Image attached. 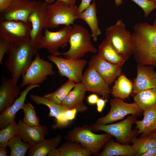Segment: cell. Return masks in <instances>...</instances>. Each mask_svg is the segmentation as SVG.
Here are the masks:
<instances>
[{
    "instance_id": "cell-2",
    "label": "cell",
    "mask_w": 156,
    "mask_h": 156,
    "mask_svg": "<svg viewBox=\"0 0 156 156\" xmlns=\"http://www.w3.org/2000/svg\"><path fill=\"white\" fill-rule=\"evenodd\" d=\"M38 49L30 39L23 43H12L5 65L16 83L29 68Z\"/></svg>"
},
{
    "instance_id": "cell-39",
    "label": "cell",
    "mask_w": 156,
    "mask_h": 156,
    "mask_svg": "<svg viewBox=\"0 0 156 156\" xmlns=\"http://www.w3.org/2000/svg\"><path fill=\"white\" fill-rule=\"evenodd\" d=\"M80 4L78 6V12L79 14L84 11L90 5L92 0H81Z\"/></svg>"
},
{
    "instance_id": "cell-35",
    "label": "cell",
    "mask_w": 156,
    "mask_h": 156,
    "mask_svg": "<svg viewBox=\"0 0 156 156\" xmlns=\"http://www.w3.org/2000/svg\"><path fill=\"white\" fill-rule=\"evenodd\" d=\"M22 109L24 112V116L23 121L30 126H37L40 125V120L37 116L34 107L30 103H25Z\"/></svg>"
},
{
    "instance_id": "cell-18",
    "label": "cell",
    "mask_w": 156,
    "mask_h": 156,
    "mask_svg": "<svg viewBox=\"0 0 156 156\" xmlns=\"http://www.w3.org/2000/svg\"><path fill=\"white\" fill-rule=\"evenodd\" d=\"M18 125L17 133L22 140L33 146L37 145L45 139L48 134L47 128L45 125L30 126L20 119Z\"/></svg>"
},
{
    "instance_id": "cell-46",
    "label": "cell",
    "mask_w": 156,
    "mask_h": 156,
    "mask_svg": "<svg viewBox=\"0 0 156 156\" xmlns=\"http://www.w3.org/2000/svg\"><path fill=\"white\" fill-rule=\"evenodd\" d=\"M115 4L117 6H119L123 2L122 0H115Z\"/></svg>"
},
{
    "instance_id": "cell-12",
    "label": "cell",
    "mask_w": 156,
    "mask_h": 156,
    "mask_svg": "<svg viewBox=\"0 0 156 156\" xmlns=\"http://www.w3.org/2000/svg\"><path fill=\"white\" fill-rule=\"evenodd\" d=\"M73 26H66L58 31H51L45 28L44 34L38 45V49H46L50 55L57 56L60 48L65 47L68 43Z\"/></svg>"
},
{
    "instance_id": "cell-47",
    "label": "cell",
    "mask_w": 156,
    "mask_h": 156,
    "mask_svg": "<svg viewBox=\"0 0 156 156\" xmlns=\"http://www.w3.org/2000/svg\"><path fill=\"white\" fill-rule=\"evenodd\" d=\"M156 139V130L148 134Z\"/></svg>"
},
{
    "instance_id": "cell-26",
    "label": "cell",
    "mask_w": 156,
    "mask_h": 156,
    "mask_svg": "<svg viewBox=\"0 0 156 156\" xmlns=\"http://www.w3.org/2000/svg\"><path fill=\"white\" fill-rule=\"evenodd\" d=\"M62 140L60 134L48 139H45L40 143L32 146L28 150V156H46L60 143Z\"/></svg>"
},
{
    "instance_id": "cell-28",
    "label": "cell",
    "mask_w": 156,
    "mask_h": 156,
    "mask_svg": "<svg viewBox=\"0 0 156 156\" xmlns=\"http://www.w3.org/2000/svg\"><path fill=\"white\" fill-rule=\"evenodd\" d=\"M134 102L143 111L156 107V88L144 90L136 94Z\"/></svg>"
},
{
    "instance_id": "cell-43",
    "label": "cell",
    "mask_w": 156,
    "mask_h": 156,
    "mask_svg": "<svg viewBox=\"0 0 156 156\" xmlns=\"http://www.w3.org/2000/svg\"><path fill=\"white\" fill-rule=\"evenodd\" d=\"M77 0H44V1L49 4L53 3L55 1H61L65 2L69 5H75Z\"/></svg>"
},
{
    "instance_id": "cell-27",
    "label": "cell",
    "mask_w": 156,
    "mask_h": 156,
    "mask_svg": "<svg viewBox=\"0 0 156 156\" xmlns=\"http://www.w3.org/2000/svg\"><path fill=\"white\" fill-rule=\"evenodd\" d=\"M133 83L124 74L120 75L114 81L110 93L114 97L124 100L128 98L133 90Z\"/></svg>"
},
{
    "instance_id": "cell-37",
    "label": "cell",
    "mask_w": 156,
    "mask_h": 156,
    "mask_svg": "<svg viewBox=\"0 0 156 156\" xmlns=\"http://www.w3.org/2000/svg\"><path fill=\"white\" fill-rule=\"evenodd\" d=\"M12 43L0 37V64H2V60L5 54H8Z\"/></svg>"
},
{
    "instance_id": "cell-11",
    "label": "cell",
    "mask_w": 156,
    "mask_h": 156,
    "mask_svg": "<svg viewBox=\"0 0 156 156\" xmlns=\"http://www.w3.org/2000/svg\"><path fill=\"white\" fill-rule=\"evenodd\" d=\"M48 60L54 63L58 69L59 75L66 77L68 80L76 83H81L83 77V70L87 62L83 59H74L63 58L50 54Z\"/></svg>"
},
{
    "instance_id": "cell-23",
    "label": "cell",
    "mask_w": 156,
    "mask_h": 156,
    "mask_svg": "<svg viewBox=\"0 0 156 156\" xmlns=\"http://www.w3.org/2000/svg\"><path fill=\"white\" fill-rule=\"evenodd\" d=\"M143 111V119L134 123L138 130L136 136L141 134L140 137L156 130V107Z\"/></svg>"
},
{
    "instance_id": "cell-25",
    "label": "cell",
    "mask_w": 156,
    "mask_h": 156,
    "mask_svg": "<svg viewBox=\"0 0 156 156\" xmlns=\"http://www.w3.org/2000/svg\"><path fill=\"white\" fill-rule=\"evenodd\" d=\"M97 54L105 60L113 64L122 65L126 60L118 53L106 38L99 45Z\"/></svg>"
},
{
    "instance_id": "cell-40",
    "label": "cell",
    "mask_w": 156,
    "mask_h": 156,
    "mask_svg": "<svg viewBox=\"0 0 156 156\" xmlns=\"http://www.w3.org/2000/svg\"><path fill=\"white\" fill-rule=\"evenodd\" d=\"M107 100L103 98L99 99L96 103L97 105V110L99 112H101Z\"/></svg>"
},
{
    "instance_id": "cell-15",
    "label": "cell",
    "mask_w": 156,
    "mask_h": 156,
    "mask_svg": "<svg viewBox=\"0 0 156 156\" xmlns=\"http://www.w3.org/2000/svg\"><path fill=\"white\" fill-rule=\"evenodd\" d=\"M81 83L87 91L94 92L108 100L111 92L109 85L94 68L88 66L83 75Z\"/></svg>"
},
{
    "instance_id": "cell-1",
    "label": "cell",
    "mask_w": 156,
    "mask_h": 156,
    "mask_svg": "<svg viewBox=\"0 0 156 156\" xmlns=\"http://www.w3.org/2000/svg\"><path fill=\"white\" fill-rule=\"evenodd\" d=\"M133 56L138 64L156 68V18L152 24L141 22L133 27Z\"/></svg>"
},
{
    "instance_id": "cell-30",
    "label": "cell",
    "mask_w": 156,
    "mask_h": 156,
    "mask_svg": "<svg viewBox=\"0 0 156 156\" xmlns=\"http://www.w3.org/2000/svg\"><path fill=\"white\" fill-rule=\"evenodd\" d=\"M131 142L135 156L141 155L150 149L156 146V139L149 134L138 138L135 136Z\"/></svg>"
},
{
    "instance_id": "cell-42",
    "label": "cell",
    "mask_w": 156,
    "mask_h": 156,
    "mask_svg": "<svg viewBox=\"0 0 156 156\" xmlns=\"http://www.w3.org/2000/svg\"><path fill=\"white\" fill-rule=\"evenodd\" d=\"M99 99L97 94H93L89 95L88 97L87 100L89 104L93 105L96 103Z\"/></svg>"
},
{
    "instance_id": "cell-19",
    "label": "cell",
    "mask_w": 156,
    "mask_h": 156,
    "mask_svg": "<svg viewBox=\"0 0 156 156\" xmlns=\"http://www.w3.org/2000/svg\"><path fill=\"white\" fill-rule=\"evenodd\" d=\"M39 87L40 86L38 84L28 85L21 92L19 97L13 104L1 113L0 129L6 127L12 121L15 120L17 112L19 110L22 109L26 96L29 92L34 88Z\"/></svg>"
},
{
    "instance_id": "cell-48",
    "label": "cell",
    "mask_w": 156,
    "mask_h": 156,
    "mask_svg": "<svg viewBox=\"0 0 156 156\" xmlns=\"http://www.w3.org/2000/svg\"><path fill=\"white\" fill-rule=\"evenodd\" d=\"M151 0L152 1H153L155 3H156V0Z\"/></svg>"
},
{
    "instance_id": "cell-7",
    "label": "cell",
    "mask_w": 156,
    "mask_h": 156,
    "mask_svg": "<svg viewBox=\"0 0 156 156\" xmlns=\"http://www.w3.org/2000/svg\"><path fill=\"white\" fill-rule=\"evenodd\" d=\"M136 116L131 115L120 122L109 124L90 125L92 130L105 132L116 138L118 142L129 144L132 139L136 136L138 130H132L133 125L136 120Z\"/></svg>"
},
{
    "instance_id": "cell-16",
    "label": "cell",
    "mask_w": 156,
    "mask_h": 156,
    "mask_svg": "<svg viewBox=\"0 0 156 156\" xmlns=\"http://www.w3.org/2000/svg\"><path fill=\"white\" fill-rule=\"evenodd\" d=\"M122 66L107 62L98 54L92 57L88 64V66L95 69L109 85L121 74Z\"/></svg>"
},
{
    "instance_id": "cell-44",
    "label": "cell",
    "mask_w": 156,
    "mask_h": 156,
    "mask_svg": "<svg viewBox=\"0 0 156 156\" xmlns=\"http://www.w3.org/2000/svg\"><path fill=\"white\" fill-rule=\"evenodd\" d=\"M141 156H156V146L149 150Z\"/></svg>"
},
{
    "instance_id": "cell-45",
    "label": "cell",
    "mask_w": 156,
    "mask_h": 156,
    "mask_svg": "<svg viewBox=\"0 0 156 156\" xmlns=\"http://www.w3.org/2000/svg\"><path fill=\"white\" fill-rule=\"evenodd\" d=\"M8 152L5 147H0V156H7Z\"/></svg>"
},
{
    "instance_id": "cell-14",
    "label": "cell",
    "mask_w": 156,
    "mask_h": 156,
    "mask_svg": "<svg viewBox=\"0 0 156 156\" xmlns=\"http://www.w3.org/2000/svg\"><path fill=\"white\" fill-rule=\"evenodd\" d=\"M48 4L45 1L41 2L32 11L28 17V21L32 25L30 39L37 47L43 36L42 31L43 29L46 28Z\"/></svg>"
},
{
    "instance_id": "cell-13",
    "label": "cell",
    "mask_w": 156,
    "mask_h": 156,
    "mask_svg": "<svg viewBox=\"0 0 156 156\" xmlns=\"http://www.w3.org/2000/svg\"><path fill=\"white\" fill-rule=\"evenodd\" d=\"M41 2L35 0H13L9 7L1 12L0 20L28 22L30 13Z\"/></svg>"
},
{
    "instance_id": "cell-41",
    "label": "cell",
    "mask_w": 156,
    "mask_h": 156,
    "mask_svg": "<svg viewBox=\"0 0 156 156\" xmlns=\"http://www.w3.org/2000/svg\"><path fill=\"white\" fill-rule=\"evenodd\" d=\"M13 0H0V11L1 12L9 7Z\"/></svg>"
},
{
    "instance_id": "cell-31",
    "label": "cell",
    "mask_w": 156,
    "mask_h": 156,
    "mask_svg": "<svg viewBox=\"0 0 156 156\" xmlns=\"http://www.w3.org/2000/svg\"><path fill=\"white\" fill-rule=\"evenodd\" d=\"M31 99L37 104H43L47 106L50 112L48 115L49 117H55L57 120H59L62 113L69 109L62 105L58 104L45 98L43 96L31 94L30 95Z\"/></svg>"
},
{
    "instance_id": "cell-21",
    "label": "cell",
    "mask_w": 156,
    "mask_h": 156,
    "mask_svg": "<svg viewBox=\"0 0 156 156\" xmlns=\"http://www.w3.org/2000/svg\"><path fill=\"white\" fill-rule=\"evenodd\" d=\"M86 91L84 86L81 82L76 83L62 105L69 109H75L78 112H82L86 111L88 108L83 103V101Z\"/></svg>"
},
{
    "instance_id": "cell-9",
    "label": "cell",
    "mask_w": 156,
    "mask_h": 156,
    "mask_svg": "<svg viewBox=\"0 0 156 156\" xmlns=\"http://www.w3.org/2000/svg\"><path fill=\"white\" fill-rule=\"evenodd\" d=\"M32 28L31 23L14 20H0V37L12 43L29 40Z\"/></svg>"
},
{
    "instance_id": "cell-36",
    "label": "cell",
    "mask_w": 156,
    "mask_h": 156,
    "mask_svg": "<svg viewBox=\"0 0 156 156\" xmlns=\"http://www.w3.org/2000/svg\"><path fill=\"white\" fill-rule=\"evenodd\" d=\"M140 6L143 10L145 18L148 17L154 10L156 9V3L150 0H130Z\"/></svg>"
},
{
    "instance_id": "cell-5",
    "label": "cell",
    "mask_w": 156,
    "mask_h": 156,
    "mask_svg": "<svg viewBox=\"0 0 156 156\" xmlns=\"http://www.w3.org/2000/svg\"><path fill=\"white\" fill-rule=\"evenodd\" d=\"M106 38L118 53L126 60L133 55V46L132 34L120 19L105 29Z\"/></svg>"
},
{
    "instance_id": "cell-29",
    "label": "cell",
    "mask_w": 156,
    "mask_h": 156,
    "mask_svg": "<svg viewBox=\"0 0 156 156\" xmlns=\"http://www.w3.org/2000/svg\"><path fill=\"white\" fill-rule=\"evenodd\" d=\"M77 143L67 141L62 144L58 148L60 156H90L92 154L88 149Z\"/></svg>"
},
{
    "instance_id": "cell-8",
    "label": "cell",
    "mask_w": 156,
    "mask_h": 156,
    "mask_svg": "<svg viewBox=\"0 0 156 156\" xmlns=\"http://www.w3.org/2000/svg\"><path fill=\"white\" fill-rule=\"evenodd\" d=\"M55 74L52 63L41 58L38 53L27 70L22 76V81L20 87L42 83L48 76Z\"/></svg>"
},
{
    "instance_id": "cell-6",
    "label": "cell",
    "mask_w": 156,
    "mask_h": 156,
    "mask_svg": "<svg viewBox=\"0 0 156 156\" xmlns=\"http://www.w3.org/2000/svg\"><path fill=\"white\" fill-rule=\"evenodd\" d=\"M47 16L46 28H54L60 25H73L79 14L78 6H70L64 2L57 1L47 6Z\"/></svg>"
},
{
    "instance_id": "cell-38",
    "label": "cell",
    "mask_w": 156,
    "mask_h": 156,
    "mask_svg": "<svg viewBox=\"0 0 156 156\" xmlns=\"http://www.w3.org/2000/svg\"><path fill=\"white\" fill-rule=\"evenodd\" d=\"M77 111L75 109H68L64 112L63 114L65 118L69 121L74 119Z\"/></svg>"
},
{
    "instance_id": "cell-34",
    "label": "cell",
    "mask_w": 156,
    "mask_h": 156,
    "mask_svg": "<svg viewBox=\"0 0 156 156\" xmlns=\"http://www.w3.org/2000/svg\"><path fill=\"white\" fill-rule=\"evenodd\" d=\"M17 124L15 120L12 121L6 127L0 131V147H6L9 141L16 134Z\"/></svg>"
},
{
    "instance_id": "cell-32",
    "label": "cell",
    "mask_w": 156,
    "mask_h": 156,
    "mask_svg": "<svg viewBox=\"0 0 156 156\" xmlns=\"http://www.w3.org/2000/svg\"><path fill=\"white\" fill-rule=\"evenodd\" d=\"M75 82L68 80L54 92L45 94V98L58 104L62 105L69 93L76 85Z\"/></svg>"
},
{
    "instance_id": "cell-33",
    "label": "cell",
    "mask_w": 156,
    "mask_h": 156,
    "mask_svg": "<svg viewBox=\"0 0 156 156\" xmlns=\"http://www.w3.org/2000/svg\"><path fill=\"white\" fill-rule=\"evenodd\" d=\"M8 146L10 149V156H25L31 147L28 143L22 141L17 133L9 141Z\"/></svg>"
},
{
    "instance_id": "cell-3",
    "label": "cell",
    "mask_w": 156,
    "mask_h": 156,
    "mask_svg": "<svg viewBox=\"0 0 156 156\" xmlns=\"http://www.w3.org/2000/svg\"><path fill=\"white\" fill-rule=\"evenodd\" d=\"M91 36L84 27L74 24L68 40L69 49L66 52H59L57 56L62 55L67 59H80L87 53H96L98 50L92 44Z\"/></svg>"
},
{
    "instance_id": "cell-24",
    "label": "cell",
    "mask_w": 156,
    "mask_h": 156,
    "mask_svg": "<svg viewBox=\"0 0 156 156\" xmlns=\"http://www.w3.org/2000/svg\"><path fill=\"white\" fill-rule=\"evenodd\" d=\"M98 156H135L131 145L123 144L111 139L104 146Z\"/></svg>"
},
{
    "instance_id": "cell-17",
    "label": "cell",
    "mask_w": 156,
    "mask_h": 156,
    "mask_svg": "<svg viewBox=\"0 0 156 156\" xmlns=\"http://www.w3.org/2000/svg\"><path fill=\"white\" fill-rule=\"evenodd\" d=\"M137 74L133 83L132 92L136 94L142 91L156 88V73L153 66L138 64Z\"/></svg>"
},
{
    "instance_id": "cell-10",
    "label": "cell",
    "mask_w": 156,
    "mask_h": 156,
    "mask_svg": "<svg viewBox=\"0 0 156 156\" xmlns=\"http://www.w3.org/2000/svg\"><path fill=\"white\" fill-rule=\"evenodd\" d=\"M110 110L105 116L99 118L95 124L104 125L111 124L122 120L126 116L131 114L140 116L143 110L135 102L128 103L118 98L114 97L110 101Z\"/></svg>"
},
{
    "instance_id": "cell-4",
    "label": "cell",
    "mask_w": 156,
    "mask_h": 156,
    "mask_svg": "<svg viewBox=\"0 0 156 156\" xmlns=\"http://www.w3.org/2000/svg\"><path fill=\"white\" fill-rule=\"evenodd\" d=\"M90 125L75 127L65 136L68 141L78 142L88 149L94 156H97L105 144L112 137L106 133L98 134L93 133Z\"/></svg>"
},
{
    "instance_id": "cell-20",
    "label": "cell",
    "mask_w": 156,
    "mask_h": 156,
    "mask_svg": "<svg viewBox=\"0 0 156 156\" xmlns=\"http://www.w3.org/2000/svg\"><path fill=\"white\" fill-rule=\"evenodd\" d=\"M12 77L7 78L3 76L0 87V113L11 105L15 98L20 94L19 87Z\"/></svg>"
},
{
    "instance_id": "cell-22",
    "label": "cell",
    "mask_w": 156,
    "mask_h": 156,
    "mask_svg": "<svg viewBox=\"0 0 156 156\" xmlns=\"http://www.w3.org/2000/svg\"><path fill=\"white\" fill-rule=\"evenodd\" d=\"M97 13L96 3L95 0H93L92 3L78 16V19L83 20L88 25L91 30V36L94 42L97 41L98 37L101 34L99 26Z\"/></svg>"
}]
</instances>
